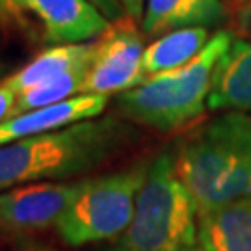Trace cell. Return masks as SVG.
<instances>
[{"instance_id":"obj_10","label":"cell","mask_w":251,"mask_h":251,"mask_svg":"<svg viewBox=\"0 0 251 251\" xmlns=\"http://www.w3.org/2000/svg\"><path fill=\"white\" fill-rule=\"evenodd\" d=\"M206 108L251 114V41L233 39L227 52L220 58L210 82Z\"/></svg>"},{"instance_id":"obj_1","label":"cell","mask_w":251,"mask_h":251,"mask_svg":"<svg viewBox=\"0 0 251 251\" xmlns=\"http://www.w3.org/2000/svg\"><path fill=\"white\" fill-rule=\"evenodd\" d=\"M130 126L108 116L21 138L0 147V192L88 173L128 142Z\"/></svg>"},{"instance_id":"obj_11","label":"cell","mask_w":251,"mask_h":251,"mask_svg":"<svg viewBox=\"0 0 251 251\" xmlns=\"http://www.w3.org/2000/svg\"><path fill=\"white\" fill-rule=\"evenodd\" d=\"M225 19L222 0H145L142 30L160 37L180 28L216 26Z\"/></svg>"},{"instance_id":"obj_17","label":"cell","mask_w":251,"mask_h":251,"mask_svg":"<svg viewBox=\"0 0 251 251\" xmlns=\"http://www.w3.org/2000/svg\"><path fill=\"white\" fill-rule=\"evenodd\" d=\"M15 102H17V95H15L13 91H9L0 86V123L11 119Z\"/></svg>"},{"instance_id":"obj_6","label":"cell","mask_w":251,"mask_h":251,"mask_svg":"<svg viewBox=\"0 0 251 251\" xmlns=\"http://www.w3.org/2000/svg\"><path fill=\"white\" fill-rule=\"evenodd\" d=\"M144 34L136 21L123 15L95 39V56L91 62L80 95L125 93L147 82L144 75Z\"/></svg>"},{"instance_id":"obj_8","label":"cell","mask_w":251,"mask_h":251,"mask_svg":"<svg viewBox=\"0 0 251 251\" xmlns=\"http://www.w3.org/2000/svg\"><path fill=\"white\" fill-rule=\"evenodd\" d=\"M76 182H32L0 192V227L6 231H41L56 227L67 208L86 188Z\"/></svg>"},{"instance_id":"obj_3","label":"cell","mask_w":251,"mask_h":251,"mask_svg":"<svg viewBox=\"0 0 251 251\" xmlns=\"http://www.w3.org/2000/svg\"><path fill=\"white\" fill-rule=\"evenodd\" d=\"M231 43V32H216L190 63L121 93L117 99L119 110L130 121L160 132L186 126L206 110L214 69Z\"/></svg>"},{"instance_id":"obj_2","label":"cell","mask_w":251,"mask_h":251,"mask_svg":"<svg viewBox=\"0 0 251 251\" xmlns=\"http://www.w3.org/2000/svg\"><path fill=\"white\" fill-rule=\"evenodd\" d=\"M175 171L199 216L251 196V114L227 112L184 140Z\"/></svg>"},{"instance_id":"obj_12","label":"cell","mask_w":251,"mask_h":251,"mask_svg":"<svg viewBox=\"0 0 251 251\" xmlns=\"http://www.w3.org/2000/svg\"><path fill=\"white\" fill-rule=\"evenodd\" d=\"M93 56H95V41L49 47L32 62L21 67L17 73L4 78L0 82V86L19 95L34 86L52 80L60 75L90 69Z\"/></svg>"},{"instance_id":"obj_22","label":"cell","mask_w":251,"mask_h":251,"mask_svg":"<svg viewBox=\"0 0 251 251\" xmlns=\"http://www.w3.org/2000/svg\"><path fill=\"white\" fill-rule=\"evenodd\" d=\"M45 251H49V250H45Z\"/></svg>"},{"instance_id":"obj_14","label":"cell","mask_w":251,"mask_h":251,"mask_svg":"<svg viewBox=\"0 0 251 251\" xmlns=\"http://www.w3.org/2000/svg\"><path fill=\"white\" fill-rule=\"evenodd\" d=\"M208 28H180L156 37L145 47L144 75L149 80L156 75L179 69L190 63L208 43Z\"/></svg>"},{"instance_id":"obj_21","label":"cell","mask_w":251,"mask_h":251,"mask_svg":"<svg viewBox=\"0 0 251 251\" xmlns=\"http://www.w3.org/2000/svg\"><path fill=\"white\" fill-rule=\"evenodd\" d=\"M242 2H250V0H242Z\"/></svg>"},{"instance_id":"obj_19","label":"cell","mask_w":251,"mask_h":251,"mask_svg":"<svg viewBox=\"0 0 251 251\" xmlns=\"http://www.w3.org/2000/svg\"><path fill=\"white\" fill-rule=\"evenodd\" d=\"M240 21H242V26L251 32V0L248 2V6L242 9V13H240Z\"/></svg>"},{"instance_id":"obj_13","label":"cell","mask_w":251,"mask_h":251,"mask_svg":"<svg viewBox=\"0 0 251 251\" xmlns=\"http://www.w3.org/2000/svg\"><path fill=\"white\" fill-rule=\"evenodd\" d=\"M198 242L205 251H251V196L199 216Z\"/></svg>"},{"instance_id":"obj_18","label":"cell","mask_w":251,"mask_h":251,"mask_svg":"<svg viewBox=\"0 0 251 251\" xmlns=\"http://www.w3.org/2000/svg\"><path fill=\"white\" fill-rule=\"evenodd\" d=\"M123 8H125V15L134 21H142L145 9V0H123Z\"/></svg>"},{"instance_id":"obj_16","label":"cell","mask_w":251,"mask_h":251,"mask_svg":"<svg viewBox=\"0 0 251 251\" xmlns=\"http://www.w3.org/2000/svg\"><path fill=\"white\" fill-rule=\"evenodd\" d=\"M90 2L108 21H116V19H121L125 15L123 0H90Z\"/></svg>"},{"instance_id":"obj_5","label":"cell","mask_w":251,"mask_h":251,"mask_svg":"<svg viewBox=\"0 0 251 251\" xmlns=\"http://www.w3.org/2000/svg\"><path fill=\"white\" fill-rule=\"evenodd\" d=\"M151 162L88 179L86 188L56 224V231L67 246H86L121 236L132 216L136 199L149 175Z\"/></svg>"},{"instance_id":"obj_9","label":"cell","mask_w":251,"mask_h":251,"mask_svg":"<svg viewBox=\"0 0 251 251\" xmlns=\"http://www.w3.org/2000/svg\"><path fill=\"white\" fill-rule=\"evenodd\" d=\"M108 99H110L108 95L86 93V95H76L69 100L58 102L54 106L11 117L8 121L0 123V147L37 132H47L52 128H62L80 121L95 119L106 110Z\"/></svg>"},{"instance_id":"obj_7","label":"cell","mask_w":251,"mask_h":251,"mask_svg":"<svg viewBox=\"0 0 251 251\" xmlns=\"http://www.w3.org/2000/svg\"><path fill=\"white\" fill-rule=\"evenodd\" d=\"M0 9L36 25L50 47L95 41L112 23L90 0H0Z\"/></svg>"},{"instance_id":"obj_20","label":"cell","mask_w":251,"mask_h":251,"mask_svg":"<svg viewBox=\"0 0 251 251\" xmlns=\"http://www.w3.org/2000/svg\"><path fill=\"white\" fill-rule=\"evenodd\" d=\"M182 251H205V248H203V246H201V244L196 240V242L188 244V246H186V248H184Z\"/></svg>"},{"instance_id":"obj_4","label":"cell","mask_w":251,"mask_h":251,"mask_svg":"<svg viewBox=\"0 0 251 251\" xmlns=\"http://www.w3.org/2000/svg\"><path fill=\"white\" fill-rule=\"evenodd\" d=\"M198 240V210L175 171V156L151 162L134 216L112 251H182Z\"/></svg>"},{"instance_id":"obj_15","label":"cell","mask_w":251,"mask_h":251,"mask_svg":"<svg viewBox=\"0 0 251 251\" xmlns=\"http://www.w3.org/2000/svg\"><path fill=\"white\" fill-rule=\"evenodd\" d=\"M86 75H88V69L65 73V75L52 78V80H47L39 86H34L30 90L19 93L11 117L54 106L58 102H63V100H69L76 95H80Z\"/></svg>"}]
</instances>
